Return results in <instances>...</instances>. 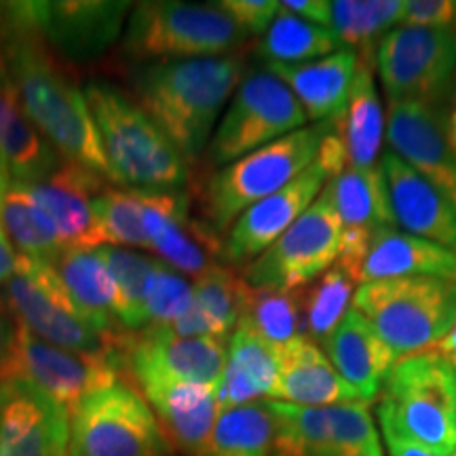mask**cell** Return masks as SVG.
<instances>
[{"mask_svg": "<svg viewBox=\"0 0 456 456\" xmlns=\"http://www.w3.org/2000/svg\"><path fill=\"white\" fill-rule=\"evenodd\" d=\"M53 269L74 306L91 326L110 338L129 334L117 317V285L95 249H66L53 262Z\"/></svg>", "mask_w": 456, "mask_h": 456, "instance_id": "30", "label": "cell"}, {"mask_svg": "<svg viewBox=\"0 0 456 456\" xmlns=\"http://www.w3.org/2000/svg\"><path fill=\"white\" fill-rule=\"evenodd\" d=\"M357 309L397 362L433 349L456 323V281L440 277L383 279L362 283L353 296Z\"/></svg>", "mask_w": 456, "mask_h": 456, "instance_id": "7", "label": "cell"}, {"mask_svg": "<svg viewBox=\"0 0 456 456\" xmlns=\"http://www.w3.org/2000/svg\"><path fill=\"white\" fill-rule=\"evenodd\" d=\"M399 26L456 30V0H406Z\"/></svg>", "mask_w": 456, "mask_h": 456, "instance_id": "45", "label": "cell"}, {"mask_svg": "<svg viewBox=\"0 0 456 456\" xmlns=\"http://www.w3.org/2000/svg\"><path fill=\"white\" fill-rule=\"evenodd\" d=\"M21 9L49 49L66 64L98 61L123 37L129 0H28Z\"/></svg>", "mask_w": 456, "mask_h": 456, "instance_id": "13", "label": "cell"}, {"mask_svg": "<svg viewBox=\"0 0 456 456\" xmlns=\"http://www.w3.org/2000/svg\"><path fill=\"white\" fill-rule=\"evenodd\" d=\"M94 218L102 245L148 249L140 191L106 186L94 201Z\"/></svg>", "mask_w": 456, "mask_h": 456, "instance_id": "41", "label": "cell"}, {"mask_svg": "<svg viewBox=\"0 0 456 456\" xmlns=\"http://www.w3.org/2000/svg\"><path fill=\"white\" fill-rule=\"evenodd\" d=\"M95 252L104 260L106 269L117 285L118 323L125 332H140L146 328L144 302L157 258L135 252V249L110 248V245H102Z\"/></svg>", "mask_w": 456, "mask_h": 456, "instance_id": "39", "label": "cell"}, {"mask_svg": "<svg viewBox=\"0 0 456 456\" xmlns=\"http://www.w3.org/2000/svg\"><path fill=\"white\" fill-rule=\"evenodd\" d=\"M15 336H17V322L13 313L9 311L3 294H0V383H3L4 376H7L11 353H13V345H15Z\"/></svg>", "mask_w": 456, "mask_h": 456, "instance_id": "47", "label": "cell"}, {"mask_svg": "<svg viewBox=\"0 0 456 456\" xmlns=\"http://www.w3.org/2000/svg\"><path fill=\"white\" fill-rule=\"evenodd\" d=\"M322 349L342 380L366 403L379 399L385 380L397 363L389 345L353 306L340 319L334 332L322 342Z\"/></svg>", "mask_w": 456, "mask_h": 456, "instance_id": "23", "label": "cell"}, {"mask_svg": "<svg viewBox=\"0 0 456 456\" xmlns=\"http://www.w3.org/2000/svg\"><path fill=\"white\" fill-rule=\"evenodd\" d=\"M197 456H273V414L266 399L220 412Z\"/></svg>", "mask_w": 456, "mask_h": 456, "instance_id": "36", "label": "cell"}, {"mask_svg": "<svg viewBox=\"0 0 456 456\" xmlns=\"http://www.w3.org/2000/svg\"><path fill=\"white\" fill-rule=\"evenodd\" d=\"M121 366L110 359L87 357L60 349L17 323L13 353L4 379H20L37 387L72 416L78 403L100 387L121 379Z\"/></svg>", "mask_w": 456, "mask_h": 456, "instance_id": "14", "label": "cell"}, {"mask_svg": "<svg viewBox=\"0 0 456 456\" xmlns=\"http://www.w3.org/2000/svg\"><path fill=\"white\" fill-rule=\"evenodd\" d=\"M380 171L395 226L456 252V212L446 199L391 151L380 157Z\"/></svg>", "mask_w": 456, "mask_h": 456, "instance_id": "22", "label": "cell"}, {"mask_svg": "<svg viewBox=\"0 0 456 456\" xmlns=\"http://www.w3.org/2000/svg\"><path fill=\"white\" fill-rule=\"evenodd\" d=\"M380 433H383L385 446L389 450V456H442L436 450L427 448L425 444L412 440L406 433H399L393 427L380 423Z\"/></svg>", "mask_w": 456, "mask_h": 456, "instance_id": "46", "label": "cell"}, {"mask_svg": "<svg viewBox=\"0 0 456 456\" xmlns=\"http://www.w3.org/2000/svg\"><path fill=\"white\" fill-rule=\"evenodd\" d=\"M28 186L53 222L66 249L102 248L94 218V201L108 186V180L81 165L64 161L47 178Z\"/></svg>", "mask_w": 456, "mask_h": 456, "instance_id": "20", "label": "cell"}, {"mask_svg": "<svg viewBox=\"0 0 456 456\" xmlns=\"http://www.w3.org/2000/svg\"><path fill=\"white\" fill-rule=\"evenodd\" d=\"M374 68L389 104L436 106L456 81V30L395 26L380 38Z\"/></svg>", "mask_w": 456, "mask_h": 456, "instance_id": "12", "label": "cell"}, {"mask_svg": "<svg viewBox=\"0 0 456 456\" xmlns=\"http://www.w3.org/2000/svg\"><path fill=\"white\" fill-rule=\"evenodd\" d=\"M226 338L178 336L167 328H144L127 336L123 370L134 383L163 379L216 387L226 363Z\"/></svg>", "mask_w": 456, "mask_h": 456, "instance_id": "15", "label": "cell"}, {"mask_svg": "<svg viewBox=\"0 0 456 456\" xmlns=\"http://www.w3.org/2000/svg\"><path fill=\"white\" fill-rule=\"evenodd\" d=\"M192 305V283L163 260L155 262L144 302L146 328H165L184 315Z\"/></svg>", "mask_w": 456, "mask_h": 456, "instance_id": "43", "label": "cell"}, {"mask_svg": "<svg viewBox=\"0 0 456 456\" xmlns=\"http://www.w3.org/2000/svg\"><path fill=\"white\" fill-rule=\"evenodd\" d=\"M273 414V456H334L326 408L266 399Z\"/></svg>", "mask_w": 456, "mask_h": 456, "instance_id": "37", "label": "cell"}, {"mask_svg": "<svg viewBox=\"0 0 456 456\" xmlns=\"http://www.w3.org/2000/svg\"><path fill=\"white\" fill-rule=\"evenodd\" d=\"M444 127H446V138L450 142V146H452L454 152H456V104L452 106V110H450L448 121H446V125H444Z\"/></svg>", "mask_w": 456, "mask_h": 456, "instance_id": "51", "label": "cell"}, {"mask_svg": "<svg viewBox=\"0 0 456 456\" xmlns=\"http://www.w3.org/2000/svg\"><path fill=\"white\" fill-rule=\"evenodd\" d=\"M0 57L26 117L57 155L112 182L85 89L30 24L21 3H0Z\"/></svg>", "mask_w": 456, "mask_h": 456, "instance_id": "1", "label": "cell"}, {"mask_svg": "<svg viewBox=\"0 0 456 456\" xmlns=\"http://www.w3.org/2000/svg\"><path fill=\"white\" fill-rule=\"evenodd\" d=\"M306 114L294 94L269 70L243 77L216 127L205 161L222 169L302 127Z\"/></svg>", "mask_w": 456, "mask_h": 456, "instance_id": "10", "label": "cell"}, {"mask_svg": "<svg viewBox=\"0 0 456 456\" xmlns=\"http://www.w3.org/2000/svg\"><path fill=\"white\" fill-rule=\"evenodd\" d=\"M241 55L157 61L129 70L131 98L155 121L188 167L201 161L220 114L243 81Z\"/></svg>", "mask_w": 456, "mask_h": 456, "instance_id": "2", "label": "cell"}, {"mask_svg": "<svg viewBox=\"0 0 456 456\" xmlns=\"http://www.w3.org/2000/svg\"><path fill=\"white\" fill-rule=\"evenodd\" d=\"M135 387L161 423L171 448L188 456L201 452L220 416L214 385L142 379Z\"/></svg>", "mask_w": 456, "mask_h": 456, "instance_id": "21", "label": "cell"}, {"mask_svg": "<svg viewBox=\"0 0 456 456\" xmlns=\"http://www.w3.org/2000/svg\"><path fill=\"white\" fill-rule=\"evenodd\" d=\"M142 218L152 249L182 275L201 277L220 256L222 239L208 231L201 220H192L191 195L186 191H140Z\"/></svg>", "mask_w": 456, "mask_h": 456, "instance_id": "18", "label": "cell"}, {"mask_svg": "<svg viewBox=\"0 0 456 456\" xmlns=\"http://www.w3.org/2000/svg\"><path fill=\"white\" fill-rule=\"evenodd\" d=\"M385 138L393 155L419 174L456 212V152L436 106L391 102Z\"/></svg>", "mask_w": 456, "mask_h": 456, "instance_id": "17", "label": "cell"}, {"mask_svg": "<svg viewBox=\"0 0 456 456\" xmlns=\"http://www.w3.org/2000/svg\"><path fill=\"white\" fill-rule=\"evenodd\" d=\"M70 414L20 379L0 383V456H68Z\"/></svg>", "mask_w": 456, "mask_h": 456, "instance_id": "19", "label": "cell"}, {"mask_svg": "<svg viewBox=\"0 0 456 456\" xmlns=\"http://www.w3.org/2000/svg\"><path fill=\"white\" fill-rule=\"evenodd\" d=\"M342 222L328 188L275 243L241 271L249 288L302 292L338 260Z\"/></svg>", "mask_w": 456, "mask_h": 456, "instance_id": "11", "label": "cell"}, {"mask_svg": "<svg viewBox=\"0 0 456 456\" xmlns=\"http://www.w3.org/2000/svg\"><path fill=\"white\" fill-rule=\"evenodd\" d=\"M85 98L98 127L112 184L146 192L184 191L191 167L138 102L106 81L87 83Z\"/></svg>", "mask_w": 456, "mask_h": 456, "instance_id": "3", "label": "cell"}, {"mask_svg": "<svg viewBox=\"0 0 456 456\" xmlns=\"http://www.w3.org/2000/svg\"><path fill=\"white\" fill-rule=\"evenodd\" d=\"M379 423L442 456L456 454L454 359L437 349L402 357L379 395Z\"/></svg>", "mask_w": 456, "mask_h": 456, "instance_id": "6", "label": "cell"}, {"mask_svg": "<svg viewBox=\"0 0 456 456\" xmlns=\"http://www.w3.org/2000/svg\"><path fill=\"white\" fill-rule=\"evenodd\" d=\"M17 262H20V254H17L13 243L9 241L4 228L0 226V285L9 281L17 269Z\"/></svg>", "mask_w": 456, "mask_h": 456, "instance_id": "49", "label": "cell"}, {"mask_svg": "<svg viewBox=\"0 0 456 456\" xmlns=\"http://www.w3.org/2000/svg\"><path fill=\"white\" fill-rule=\"evenodd\" d=\"M454 370H456V359H454Z\"/></svg>", "mask_w": 456, "mask_h": 456, "instance_id": "52", "label": "cell"}, {"mask_svg": "<svg viewBox=\"0 0 456 456\" xmlns=\"http://www.w3.org/2000/svg\"><path fill=\"white\" fill-rule=\"evenodd\" d=\"M368 406L366 402H346L326 408L334 456H383Z\"/></svg>", "mask_w": 456, "mask_h": 456, "instance_id": "42", "label": "cell"}, {"mask_svg": "<svg viewBox=\"0 0 456 456\" xmlns=\"http://www.w3.org/2000/svg\"><path fill=\"white\" fill-rule=\"evenodd\" d=\"M3 288V298L15 322L37 338L78 355L110 359L123 370L129 334L110 338L91 326L74 306L53 265L20 256L15 273Z\"/></svg>", "mask_w": 456, "mask_h": 456, "instance_id": "8", "label": "cell"}, {"mask_svg": "<svg viewBox=\"0 0 456 456\" xmlns=\"http://www.w3.org/2000/svg\"><path fill=\"white\" fill-rule=\"evenodd\" d=\"M68 456H171V444L138 387L121 376L74 410Z\"/></svg>", "mask_w": 456, "mask_h": 456, "instance_id": "9", "label": "cell"}, {"mask_svg": "<svg viewBox=\"0 0 456 456\" xmlns=\"http://www.w3.org/2000/svg\"><path fill=\"white\" fill-rule=\"evenodd\" d=\"M342 45L330 28L311 24L279 4V13L258 43L266 64H305L340 51Z\"/></svg>", "mask_w": 456, "mask_h": 456, "instance_id": "35", "label": "cell"}, {"mask_svg": "<svg viewBox=\"0 0 456 456\" xmlns=\"http://www.w3.org/2000/svg\"><path fill=\"white\" fill-rule=\"evenodd\" d=\"M408 277H440L456 281V252L408 235L397 226L380 228L359 271V283Z\"/></svg>", "mask_w": 456, "mask_h": 456, "instance_id": "27", "label": "cell"}, {"mask_svg": "<svg viewBox=\"0 0 456 456\" xmlns=\"http://www.w3.org/2000/svg\"><path fill=\"white\" fill-rule=\"evenodd\" d=\"M245 281L231 266L212 265L192 283V305L178 322L165 326L178 336L231 338L241 319Z\"/></svg>", "mask_w": 456, "mask_h": 456, "instance_id": "31", "label": "cell"}, {"mask_svg": "<svg viewBox=\"0 0 456 456\" xmlns=\"http://www.w3.org/2000/svg\"><path fill=\"white\" fill-rule=\"evenodd\" d=\"M452 456H456V454H452Z\"/></svg>", "mask_w": 456, "mask_h": 456, "instance_id": "53", "label": "cell"}, {"mask_svg": "<svg viewBox=\"0 0 456 456\" xmlns=\"http://www.w3.org/2000/svg\"><path fill=\"white\" fill-rule=\"evenodd\" d=\"M355 283V279L334 265L300 294L302 313H305V334L315 340L319 346L351 309L353 296L357 289Z\"/></svg>", "mask_w": 456, "mask_h": 456, "instance_id": "40", "label": "cell"}, {"mask_svg": "<svg viewBox=\"0 0 456 456\" xmlns=\"http://www.w3.org/2000/svg\"><path fill=\"white\" fill-rule=\"evenodd\" d=\"M248 38L218 7L182 0L135 3L127 17L121 51L131 64L235 55Z\"/></svg>", "mask_w": 456, "mask_h": 456, "instance_id": "4", "label": "cell"}, {"mask_svg": "<svg viewBox=\"0 0 456 456\" xmlns=\"http://www.w3.org/2000/svg\"><path fill=\"white\" fill-rule=\"evenodd\" d=\"M406 0H330V30L342 49L374 66L380 38L402 24Z\"/></svg>", "mask_w": 456, "mask_h": 456, "instance_id": "33", "label": "cell"}, {"mask_svg": "<svg viewBox=\"0 0 456 456\" xmlns=\"http://www.w3.org/2000/svg\"><path fill=\"white\" fill-rule=\"evenodd\" d=\"M328 192L340 216L342 232L374 237L380 228L395 226L383 171L346 167L328 180Z\"/></svg>", "mask_w": 456, "mask_h": 456, "instance_id": "32", "label": "cell"}, {"mask_svg": "<svg viewBox=\"0 0 456 456\" xmlns=\"http://www.w3.org/2000/svg\"><path fill=\"white\" fill-rule=\"evenodd\" d=\"M239 326L252 330L273 346H283L305 334L300 292H273L245 283Z\"/></svg>", "mask_w": 456, "mask_h": 456, "instance_id": "38", "label": "cell"}, {"mask_svg": "<svg viewBox=\"0 0 456 456\" xmlns=\"http://www.w3.org/2000/svg\"><path fill=\"white\" fill-rule=\"evenodd\" d=\"M328 129L330 121L302 127L226 167L216 169L201 197L205 228L224 239L239 216L262 199L275 195L315 163Z\"/></svg>", "mask_w": 456, "mask_h": 456, "instance_id": "5", "label": "cell"}, {"mask_svg": "<svg viewBox=\"0 0 456 456\" xmlns=\"http://www.w3.org/2000/svg\"><path fill=\"white\" fill-rule=\"evenodd\" d=\"M0 159L7 165L13 182H34L47 178L64 163L47 140L26 117L24 108L11 87L0 57Z\"/></svg>", "mask_w": 456, "mask_h": 456, "instance_id": "29", "label": "cell"}, {"mask_svg": "<svg viewBox=\"0 0 456 456\" xmlns=\"http://www.w3.org/2000/svg\"><path fill=\"white\" fill-rule=\"evenodd\" d=\"M433 349L442 351L444 355L456 359V323L452 326V330H450V332L444 336V338L437 342L436 346H433Z\"/></svg>", "mask_w": 456, "mask_h": 456, "instance_id": "50", "label": "cell"}, {"mask_svg": "<svg viewBox=\"0 0 456 456\" xmlns=\"http://www.w3.org/2000/svg\"><path fill=\"white\" fill-rule=\"evenodd\" d=\"M279 380V353L252 330L237 326L226 346V363L216 383L220 412L273 399Z\"/></svg>", "mask_w": 456, "mask_h": 456, "instance_id": "26", "label": "cell"}, {"mask_svg": "<svg viewBox=\"0 0 456 456\" xmlns=\"http://www.w3.org/2000/svg\"><path fill=\"white\" fill-rule=\"evenodd\" d=\"M359 66L349 49L305 64H266V70L294 94L306 118L315 123L334 121L346 108Z\"/></svg>", "mask_w": 456, "mask_h": 456, "instance_id": "25", "label": "cell"}, {"mask_svg": "<svg viewBox=\"0 0 456 456\" xmlns=\"http://www.w3.org/2000/svg\"><path fill=\"white\" fill-rule=\"evenodd\" d=\"M285 11L311 21V24L330 26V0H283L279 3Z\"/></svg>", "mask_w": 456, "mask_h": 456, "instance_id": "48", "label": "cell"}, {"mask_svg": "<svg viewBox=\"0 0 456 456\" xmlns=\"http://www.w3.org/2000/svg\"><path fill=\"white\" fill-rule=\"evenodd\" d=\"M385 108L376 91L372 66L359 60L355 83L342 114L332 121L334 135L345 152L346 167L374 169L380 163L385 140Z\"/></svg>", "mask_w": 456, "mask_h": 456, "instance_id": "28", "label": "cell"}, {"mask_svg": "<svg viewBox=\"0 0 456 456\" xmlns=\"http://www.w3.org/2000/svg\"><path fill=\"white\" fill-rule=\"evenodd\" d=\"M279 380L277 402L296 406L328 408L336 403L362 402L355 391L336 372L326 353L309 336H298L288 345L277 346Z\"/></svg>", "mask_w": 456, "mask_h": 456, "instance_id": "24", "label": "cell"}, {"mask_svg": "<svg viewBox=\"0 0 456 456\" xmlns=\"http://www.w3.org/2000/svg\"><path fill=\"white\" fill-rule=\"evenodd\" d=\"M0 226L17 254L26 258L53 265L66 252L53 222L24 182H11L9 191L4 192L0 201Z\"/></svg>", "mask_w": 456, "mask_h": 456, "instance_id": "34", "label": "cell"}, {"mask_svg": "<svg viewBox=\"0 0 456 456\" xmlns=\"http://www.w3.org/2000/svg\"><path fill=\"white\" fill-rule=\"evenodd\" d=\"M330 178H332L330 171L315 159V163L288 186H283L275 195L262 199L239 216L222 239L220 258L224 260V265L241 271L252 265L311 208Z\"/></svg>", "mask_w": 456, "mask_h": 456, "instance_id": "16", "label": "cell"}, {"mask_svg": "<svg viewBox=\"0 0 456 456\" xmlns=\"http://www.w3.org/2000/svg\"><path fill=\"white\" fill-rule=\"evenodd\" d=\"M454 83H456V81H454Z\"/></svg>", "mask_w": 456, "mask_h": 456, "instance_id": "54", "label": "cell"}, {"mask_svg": "<svg viewBox=\"0 0 456 456\" xmlns=\"http://www.w3.org/2000/svg\"><path fill=\"white\" fill-rule=\"evenodd\" d=\"M218 7L231 17L241 30L254 37H265L279 13L277 0H220Z\"/></svg>", "mask_w": 456, "mask_h": 456, "instance_id": "44", "label": "cell"}]
</instances>
